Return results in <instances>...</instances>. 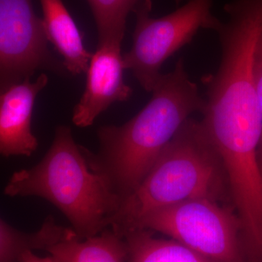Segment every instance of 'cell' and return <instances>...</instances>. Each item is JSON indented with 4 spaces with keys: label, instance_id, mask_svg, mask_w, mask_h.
<instances>
[{
    "label": "cell",
    "instance_id": "obj_1",
    "mask_svg": "<svg viewBox=\"0 0 262 262\" xmlns=\"http://www.w3.org/2000/svg\"><path fill=\"white\" fill-rule=\"evenodd\" d=\"M151 94L147 104L125 123L98 128L97 153L84 147L91 168L121 202L139 187L190 115L203 113L206 106L182 58L172 72L162 74Z\"/></svg>",
    "mask_w": 262,
    "mask_h": 262
},
{
    "label": "cell",
    "instance_id": "obj_2",
    "mask_svg": "<svg viewBox=\"0 0 262 262\" xmlns=\"http://www.w3.org/2000/svg\"><path fill=\"white\" fill-rule=\"evenodd\" d=\"M201 198L232 203L220 155L202 122L189 118L139 187L122 200L110 227L124 237L151 212Z\"/></svg>",
    "mask_w": 262,
    "mask_h": 262
},
{
    "label": "cell",
    "instance_id": "obj_3",
    "mask_svg": "<svg viewBox=\"0 0 262 262\" xmlns=\"http://www.w3.org/2000/svg\"><path fill=\"white\" fill-rule=\"evenodd\" d=\"M4 194L50 202L70 221L80 239L110 227L121 203L106 180L91 168L83 146L76 143L67 125L56 127L51 147L37 165L13 174Z\"/></svg>",
    "mask_w": 262,
    "mask_h": 262
},
{
    "label": "cell",
    "instance_id": "obj_4",
    "mask_svg": "<svg viewBox=\"0 0 262 262\" xmlns=\"http://www.w3.org/2000/svg\"><path fill=\"white\" fill-rule=\"evenodd\" d=\"M137 229L166 234L213 262H258L238 214L213 200L194 199L157 210Z\"/></svg>",
    "mask_w": 262,
    "mask_h": 262
},
{
    "label": "cell",
    "instance_id": "obj_5",
    "mask_svg": "<svg viewBox=\"0 0 262 262\" xmlns=\"http://www.w3.org/2000/svg\"><path fill=\"white\" fill-rule=\"evenodd\" d=\"M213 2L189 0L160 18L151 16V0H143L134 10L132 46L123 55L124 66L146 92L154 89L164 63L192 42L200 30L220 28L222 21L212 13Z\"/></svg>",
    "mask_w": 262,
    "mask_h": 262
},
{
    "label": "cell",
    "instance_id": "obj_6",
    "mask_svg": "<svg viewBox=\"0 0 262 262\" xmlns=\"http://www.w3.org/2000/svg\"><path fill=\"white\" fill-rule=\"evenodd\" d=\"M42 18L32 0H0V89L59 68L48 49Z\"/></svg>",
    "mask_w": 262,
    "mask_h": 262
},
{
    "label": "cell",
    "instance_id": "obj_7",
    "mask_svg": "<svg viewBox=\"0 0 262 262\" xmlns=\"http://www.w3.org/2000/svg\"><path fill=\"white\" fill-rule=\"evenodd\" d=\"M120 42L98 43L86 72L83 94L74 108L72 122L87 127L115 102L131 97L133 90L123 79V55Z\"/></svg>",
    "mask_w": 262,
    "mask_h": 262
},
{
    "label": "cell",
    "instance_id": "obj_8",
    "mask_svg": "<svg viewBox=\"0 0 262 262\" xmlns=\"http://www.w3.org/2000/svg\"><path fill=\"white\" fill-rule=\"evenodd\" d=\"M48 83L46 74L35 81L27 78L1 91L0 153L5 158L27 156L37 150L39 143L32 130L34 102Z\"/></svg>",
    "mask_w": 262,
    "mask_h": 262
},
{
    "label": "cell",
    "instance_id": "obj_9",
    "mask_svg": "<svg viewBox=\"0 0 262 262\" xmlns=\"http://www.w3.org/2000/svg\"><path fill=\"white\" fill-rule=\"evenodd\" d=\"M48 41L72 75L86 73L93 53L86 49L80 29L62 0H39Z\"/></svg>",
    "mask_w": 262,
    "mask_h": 262
},
{
    "label": "cell",
    "instance_id": "obj_10",
    "mask_svg": "<svg viewBox=\"0 0 262 262\" xmlns=\"http://www.w3.org/2000/svg\"><path fill=\"white\" fill-rule=\"evenodd\" d=\"M46 251L58 262H128L126 241L110 227L89 238L63 241Z\"/></svg>",
    "mask_w": 262,
    "mask_h": 262
},
{
    "label": "cell",
    "instance_id": "obj_11",
    "mask_svg": "<svg viewBox=\"0 0 262 262\" xmlns=\"http://www.w3.org/2000/svg\"><path fill=\"white\" fill-rule=\"evenodd\" d=\"M75 238L79 237L73 229L58 225L52 216L47 217L40 228L32 233L22 232L1 219L0 262H19L27 251H47L54 245Z\"/></svg>",
    "mask_w": 262,
    "mask_h": 262
},
{
    "label": "cell",
    "instance_id": "obj_12",
    "mask_svg": "<svg viewBox=\"0 0 262 262\" xmlns=\"http://www.w3.org/2000/svg\"><path fill=\"white\" fill-rule=\"evenodd\" d=\"M153 232L137 229L124 235L128 262H213L176 239L158 238Z\"/></svg>",
    "mask_w": 262,
    "mask_h": 262
},
{
    "label": "cell",
    "instance_id": "obj_13",
    "mask_svg": "<svg viewBox=\"0 0 262 262\" xmlns=\"http://www.w3.org/2000/svg\"><path fill=\"white\" fill-rule=\"evenodd\" d=\"M94 15L98 44L123 40L127 19L143 0H86Z\"/></svg>",
    "mask_w": 262,
    "mask_h": 262
},
{
    "label": "cell",
    "instance_id": "obj_14",
    "mask_svg": "<svg viewBox=\"0 0 262 262\" xmlns=\"http://www.w3.org/2000/svg\"><path fill=\"white\" fill-rule=\"evenodd\" d=\"M253 75L255 84L259 101L262 115V28L256 41V47L253 55ZM258 159L262 165V136L259 148H258Z\"/></svg>",
    "mask_w": 262,
    "mask_h": 262
},
{
    "label": "cell",
    "instance_id": "obj_15",
    "mask_svg": "<svg viewBox=\"0 0 262 262\" xmlns=\"http://www.w3.org/2000/svg\"><path fill=\"white\" fill-rule=\"evenodd\" d=\"M19 262H58L53 256L41 258L34 254L33 251H27L20 256Z\"/></svg>",
    "mask_w": 262,
    "mask_h": 262
},
{
    "label": "cell",
    "instance_id": "obj_16",
    "mask_svg": "<svg viewBox=\"0 0 262 262\" xmlns=\"http://www.w3.org/2000/svg\"><path fill=\"white\" fill-rule=\"evenodd\" d=\"M173 1L175 2L176 4L179 5L180 4L182 0H173Z\"/></svg>",
    "mask_w": 262,
    "mask_h": 262
},
{
    "label": "cell",
    "instance_id": "obj_17",
    "mask_svg": "<svg viewBox=\"0 0 262 262\" xmlns=\"http://www.w3.org/2000/svg\"><path fill=\"white\" fill-rule=\"evenodd\" d=\"M261 172H262V165H261Z\"/></svg>",
    "mask_w": 262,
    "mask_h": 262
}]
</instances>
